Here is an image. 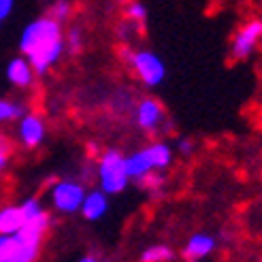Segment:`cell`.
I'll list each match as a JSON object with an SVG mask.
<instances>
[{"mask_svg":"<svg viewBox=\"0 0 262 262\" xmlns=\"http://www.w3.org/2000/svg\"><path fill=\"white\" fill-rule=\"evenodd\" d=\"M19 54L30 60L36 77H45L51 69H56L67 54L64 41V24L49 17L47 13L34 17L24 26L17 41Z\"/></svg>","mask_w":262,"mask_h":262,"instance_id":"obj_1","label":"cell"},{"mask_svg":"<svg viewBox=\"0 0 262 262\" xmlns=\"http://www.w3.org/2000/svg\"><path fill=\"white\" fill-rule=\"evenodd\" d=\"M120 58L126 64V69L137 77V81L141 85L154 90V88H160L164 83L166 64L160 58V54H156L154 49L124 45L120 49Z\"/></svg>","mask_w":262,"mask_h":262,"instance_id":"obj_2","label":"cell"},{"mask_svg":"<svg viewBox=\"0 0 262 262\" xmlns=\"http://www.w3.org/2000/svg\"><path fill=\"white\" fill-rule=\"evenodd\" d=\"M126 154L120 151L117 147H107L98 154L96 158V179H98V188L109 194L117 196L124 194L130 186V177L126 173Z\"/></svg>","mask_w":262,"mask_h":262,"instance_id":"obj_3","label":"cell"},{"mask_svg":"<svg viewBox=\"0 0 262 262\" xmlns=\"http://www.w3.org/2000/svg\"><path fill=\"white\" fill-rule=\"evenodd\" d=\"M85 183L81 179L64 177V179H54L47 188V201L49 207L60 215H75L79 213V209L85 199Z\"/></svg>","mask_w":262,"mask_h":262,"instance_id":"obj_4","label":"cell"},{"mask_svg":"<svg viewBox=\"0 0 262 262\" xmlns=\"http://www.w3.org/2000/svg\"><path fill=\"white\" fill-rule=\"evenodd\" d=\"M133 122L145 135H160L171 130V122L166 117V111L156 96H143L135 102Z\"/></svg>","mask_w":262,"mask_h":262,"instance_id":"obj_5","label":"cell"},{"mask_svg":"<svg viewBox=\"0 0 262 262\" xmlns=\"http://www.w3.org/2000/svg\"><path fill=\"white\" fill-rule=\"evenodd\" d=\"M47 139V120L38 111H26L15 122V143L21 149L34 151Z\"/></svg>","mask_w":262,"mask_h":262,"instance_id":"obj_6","label":"cell"},{"mask_svg":"<svg viewBox=\"0 0 262 262\" xmlns=\"http://www.w3.org/2000/svg\"><path fill=\"white\" fill-rule=\"evenodd\" d=\"M260 43H262V19H250L234 30L228 45V54L232 60L243 62L254 56V51L258 49Z\"/></svg>","mask_w":262,"mask_h":262,"instance_id":"obj_7","label":"cell"},{"mask_svg":"<svg viewBox=\"0 0 262 262\" xmlns=\"http://www.w3.org/2000/svg\"><path fill=\"white\" fill-rule=\"evenodd\" d=\"M217 245H220V239L215 237L213 232H207V230L192 232L190 237L186 239V243H183V247H181V258L186 262L207 260L209 256L215 254Z\"/></svg>","mask_w":262,"mask_h":262,"instance_id":"obj_8","label":"cell"},{"mask_svg":"<svg viewBox=\"0 0 262 262\" xmlns=\"http://www.w3.org/2000/svg\"><path fill=\"white\" fill-rule=\"evenodd\" d=\"M5 79L13 90H19V92H28L32 90V85L36 83V73L32 69L30 60L26 56H15L7 62L5 67Z\"/></svg>","mask_w":262,"mask_h":262,"instance_id":"obj_9","label":"cell"},{"mask_svg":"<svg viewBox=\"0 0 262 262\" xmlns=\"http://www.w3.org/2000/svg\"><path fill=\"white\" fill-rule=\"evenodd\" d=\"M109 207H111L109 205V194H104L100 188H94V190L85 192V199H83L79 213L88 222H100L104 215L109 213Z\"/></svg>","mask_w":262,"mask_h":262,"instance_id":"obj_10","label":"cell"},{"mask_svg":"<svg viewBox=\"0 0 262 262\" xmlns=\"http://www.w3.org/2000/svg\"><path fill=\"white\" fill-rule=\"evenodd\" d=\"M126 173L130 177V183H139L145 175H149L154 168V162L149 158V151H147V145L145 147H139L135 151L126 154Z\"/></svg>","mask_w":262,"mask_h":262,"instance_id":"obj_11","label":"cell"},{"mask_svg":"<svg viewBox=\"0 0 262 262\" xmlns=\"http://www.w3.org/2000/svg\"><path fill=\"white\" fill-rule=\"evenodd\" d=\"M147 151H149V158L154 162V168H156V171H162V173L166 171V168L173 166L175 156H177L175 149H173V145L168 141H164V139H158V141L149 143Z\"/></svg>","mask_w":262,"mask_h":262,"instance_id":"obj_12","label":"cell"},{"mask_svg":"<svg viewBox=\"0 0 262 262\" xmlns=\"http://www.w3.org/2000/svg\"><path fill=\"white\" fill-rule=\"evenodd\" d=\"M24 226V213L19 205L0 207V234H15Z\"/></svg>","mask_w":262,"mask_h":262,"instance_id":"obj_13","label":"cell"},{"mask_svg":"<svg viewBox=\"0 0 262 262\" xmlns=\"http://www.w3.org/2000/svg\"><path fill=\"white\" fill-rule=\"evenodd\" d=\"M26 111H28V109H26V102H24V100L0 96V126L17 122Z\"/></svg>","mask_w":262,"mask_h":262,"instance_id":"obj_14","label":"cell"},{"mask_svg":"<svg viewBox=\"0 0 262 262\" xmlns=\"http://www.w3.org/2000/svg\"><path fill=\"white\" fill-rule=\"evenodd\" d=\"M175 260V250L168 243H151L139 254V262H171Z\"/></svg>","mask_w":262,"mask_h":262,"instance_id":"obj_15","label":"cell"},{"mask_svg":"<svg viewBox=\"0 0 262 262\" xmlns=\"http://www.w3.org/2000/svg\"><path fill=\"white\" fill-rule=\"evenodd\" d=\"M137 186H139L143 192H147L151 199H158V196H162L164 190H166V177H164L162 171H151L149 175L143 177V179L137 183Z\"/></svg>","mask_w":262,"mask_h":262,"instance_id":"obj_16","label":"cell"},{"mask_svg":"<svg viewBox=\"0 0 262 262\" xmlns=\"http://www.w3.org/2000/svg\"><path fill=\"white\" fill-rule=\"evenodd\" d=\"M124 17L126 21L139 26V28H143V26L147 24V17H149V11L145 7V3H141V0H130V3L126 5L124 9Z\"/></svg>","mask_w":262,"mask_h":262,"instance_id":"obj_17","label":"cell"},{"mask_svg":"<svg viewBox=\"0 0 262 262\" xmlns=\"http://www.w3.org/2000/svg\"><path fill=\"white\" fill-rule=\"evenodd\" d=\"M41 247L43 245H38V243L15 239V256H13V262H36L38 256H41Z\"/></svg>","mask_w":262,"mask_h":262,"instance_id":"obj_18","label":"cell"},{"mask_svg":"<svg viewBox=\"0 0 262 262\" xmlns=\"http://www.w3.org/2000/svg\"><path fill=\"white\" fill-rule=\"evenodd\" d=\"M64 41H67V51L73 56L81 54L83 51V45H85V34H83V28L81 26H69V30L64 32Z\"/></svg>","mask_w":262,"mask_h":262,"instance_id":"obj_19","label":"cell"},{"mask_svg":"<svg viewBox=\"0 0 262 262\" xmlns=\"http://www.w3.org/2000/svg\"><path fill=\"white\" fill-rule=\"evenodd\" d=\"M47 15L54 17L60 24L69 21L73 17V3L71 0H54V3L49 5V9H47Z\"/></svg>","mask_w":262,"mask_h":262,"instance_id":"obj_20","label":"cell"},{"mask_svg":"<svg viewBox=\"0 0 262 262\" xmlns=\"http://www.w3.org/2000/svg\"><path fill=\"white\" fill-rule=\"evenodd\" d=\"M19 207H21L24 220H30V217H34V215H41L43 211H47L45 205H43V201L38 199V196H28V199H24V201L19 203Z\"/></svg>","mask_w":262,"mask_h":262,"instance_id":"obj_21","label":"cell"},{"mask_svg":"<svg viewBox=\"0 0 262 262\" xmlns=\"http://www.w3.org/2000/svg\"><path fill=\"white\" fill-rule=\"evenodd\" d=\"M13 256H15V237L0 234V262H13Z\"/></svg>","mask_w":262,"mask_h":262,"instance_id":"obj_22","label":"cell"},{"mask_svg":"<svg viewBox=\"0 0 262 262\" xmlns=\"http://www.w3.org/2000/svg\"><path fill=\"white\" fill-rule=\"evenodd\" d=\"M173 149H175V154L181 156V158H192L194 151H196V141L190 137H177L173 143Z\"/></svg>","mask_w":262,"mask_h":262,"instance_id":"obj_23","label":"cell"},{"mask_svg":"<svg viewBox=\"0 0 262 262\" xmlns=\"http://www.w3.org/2000/svg\"><path fill=\"white\" fill-rule=\"evenodd\" d=\"M13 9H15V0H0V24L13 15Z\"/></svg>","mask_w":262,"mask_h":262,"instance_id":"obj_24","label":"cell"},{"mask_svg":"<svg viewBox=\"0 0 262 262\" xmlns=\"http://www.w3.org/2000/svg\"><path fill=\"white\" fill-rule=\"evenodd\" d=\"M0 149H5V151H13L15 149V141H13L3 128H0Z\"/></svg>","mask_w":262,"mask_h":262,"instance_id":"obj_25","label":"cell"},{"mask_svg":"<svg viewBox=\"0 0 262 262\" xmlns=\"http://www.w3.org/2000/svg\"><path fill=\"white\" fill-rule=\"evenodd\" d=\"M11 156L13 151H5V149H0V173H5L9 164H11Z\"/></svg>","mask_w":262,"mask_h":262,"instance_id":"obj_26","label":"cell"},{"mask_svg":"<svg viewBox=\"0 0 262 262\" xmlns=\"http://www.w3.org/2000/svg\"><path fill=\"white\" fill-rule=\"evenodd\" d=\"M75 262H100V256H98V254H94V252H88V254L79 256Z\"/></svg>","mask_w":262,"mask_h":262,"instance_id":"obj_27","label":"cell"},{"mask_svg":"<svg viewBox=\"0 0 262 262\" xmlns=\"http://www.w3.org/2000/svg\"><path fill=\"white\" fill-rule=\"evenodd\" d=\"M115 3H120V5H128L130 0H115Z\"/></svg>","mask_w":262,"mask_h":262,"instance_id":"obj_28","label":"cell"},{"mask_svg":"<svg viewBox=\"0 0 262 262\" xmlns=\"http://www.w3.org/2000/svg\"><path fill=\"white\" fill-rule=\"evenodd\" d=\"M201 262H205V260H201Z\"/></svg>","mask_w":262,"mask_h":262,"instance_id":"obj_29","label":"cell"}]
</instances>
